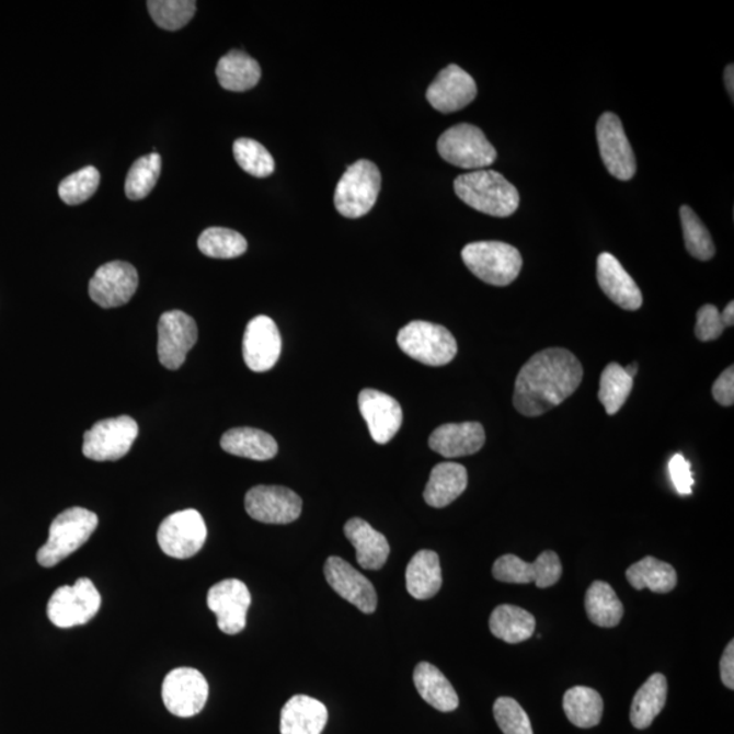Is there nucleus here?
Segmentation results:
<instances>
[{
  "label": "nucleus",
  "instance_id": "1a4fd4ad",
  "mask_svg": "<svg viewBox=\"0 0 734 734\" xmlns=\"http://www.w3.org/2000/svg\"><path fill=\"white\" fill-rule=\"evenodd\" d=\"M138 434V423L131 416L100 421L84 433L83 455L93 461L121 460L133 448Z\"/></svg>",
  "mask_w": 734,
  "mask_h": 734
},
{
  "label": "nucleus",
  "instance_id": "20e7f679",
  "mask_svg": "<svg viewBox=\"0 0 734 734\" xmlns=\"http://www.w3.org/2000/svg\"><path fill=\"white\" fill-rule=\"evenodd\" d=\"M461 257L473 275L493 286L513 284L523 268L517 248L500 241L472 242L465 246Z\"/></svg>",
  "mask_w": 734,
  "mask_h": 734
},
{
  "label": "nucleus",
  "instance_id": "423d86ee",
  "mask_svg": "<svg viewBox=\"0 0 734 734\" xmlns=\"http://www.w3.org/2000/svg\"><path fill=\"white\" fill-rule=\"evenodd\" d=\"M398 344L412 359L427 366H444L457 354V342L445 326L428 321H411L399 331Z\"/></svg>",
  "mask_w": 734,
  "mask_h": 734
},
{
  "label": "nucleus",
  "instance_id": "f257e3e1",
  "mask_svg": "<svg viewBox=\"0 0 734 734\" xmlns=\"http://www.w3.org/2000/svg\"><path fill=\"white\" fill-rule=\"evenodd\" d=\"M584 367L566 348H547L535 354L519 370L513 404L524 416L546 414L577 391Z\"/></svg>",
  "mask_w": 734,
  "mask_h": 734
},
{
  "label": "nucleus",
  "instance_id": "2eb2a0df",
  "mask_svg": "<svg viewBox=\"0 0 734 734\" xmlns=\"http://www.w3.org/2000/svg\"><path fill=\"white\" fill-rule=\"evenodd\" d=\"M245 511L263 524H290L301 516L302 500L282 485H256L245 495Z\"/></svg>",
  "mask_w": 734,
  "mask_h": 734
},
{
  "label": "nucleus",
  "instance_id": "a878e982",
  "mask_svg": "<svg viewBox=\"0 0 734 734\" xmlns=\"http://www.w3.org/2000/svg\"><path fill=\"white\" fill-rule=\"evenodd\" d=\"M468 485L466 467L457 462H439L433 468L425 493L426 504L432 507H446L465 493Z\"/></svg>",
  "mask_w": 734,
  "mask_h": 734
},
{
  "label": "nucleus",
  "instance_id": "c03bdc74",
  "mask_svg": "<svg viewBox=\"0 0 734 734\" xmlns=\"http://www.w3.org/2000/svg\"><path fill=\"white\" fill-rule=\"evenodd\" d=\"M725 329L721 312L714 305H704L698 310L696 335L700 342L716 341Z\"/></svg>",
  "mask_w": 734,
  "mask_h": 734
},
{
  "label": "nucleus",
  "instance_id": "0eeeda50",
  "mask_svg": "<svg viewBox=\"0 0 734 734\" xmlns=\"http://www.w3.org/2000/svg\"><path fill=\"white\" fill-rule=\"evenodd\" d=\"M438 152L443 160L457 168L482 171L496 160L494 146L482 129L461 123L446 129L438 139Z\"/></svg>",
  "mask_w": 734,
  "mask_h": 734
},
{
  "label": "nucleus",
  "instance_id": "7c9ffc66",
  "mask_svg": "<svg viewBox=\"0 0 734 734\" xmlns=\"http://www.w3.org/2000/svg\"><path fill=\"white\" fill-rule=\"evenodd\" d=\"M666 693H668V685H666L664 675L654 674L643 683L632 699L630 710V721L636 730H646L653 724L664 709Z\"/></svg>",
  "mask_w": 734,
  "mask_h": 734
},
{
  "label": "nucleus",
  "instance_id": "6e6552de",
  "mask_svg": "<svg viewBox=\"0 0 734 734\" xmlns=\"http://www.w3.org/2000/svg\"><path fill=\"white\" fill-rule=\"evenodd\" d=\"M101 595L89 578H79L76 584L60 586L49 598L47 613L50 622L59 629L87 624L100 611Z\"/></svg>",
  "mask_w": 734,
  "mask_h": 734
},
{
  "label": "nucleus",
  "instance_id": "e433bc0d",
  "mask_svg": "<svg viewBox=\"0 0 734 734\" xmlns=\"http://www.w3.org/2000/svg\"><path fill=\"white\" fill-rule=\"evenodd\" d=\"M203 255L213 259H236L244 255L248 242L237 231L226 228H208L197 240Z\"/></svg>",
  "mask_w": 734,
  "mask_h": 734
},
{
  "label": "nucleus",
  "instance_id": "a19ab883",
  "mask_svg": "<svg viewBox=\"0 0 734 734\" xmlns=\"http://www.w3.org/2000/svg\"><path fill=\"white\" fill-rule=\"evenodd\" d=\"M147 9L152 21L162 30L180 31L194 19L196 2L194 0H150Z\"/></svg>",
  "mask_w": 734,
  "mask_h": 734
},
{
  "label": "nucleus",
  "instance_id": "ea45409f",
  "mask_svg": "<svg viewBox=\"0 0 734 734\" xmlns=\"http://www.w3.org/2000/svg\"><path fill=\"white\" fill-rule=\"evenodd\" d=\"M680 218L686 248L690 255L702 262L713 259L715 255L714 241L697 213L691 207L683 206Z\"/></svg>",
  "mask_w": 734,
  "mask_h": 734
},
{
  "label": "nucleus",
  "instance_id": "72a5a7b5",
  "mask_svg": "<svg viewBox=\"0 0 734 734\" xmlns=\"http://www.w3.org/2000/svg\"><path fill=\"white\" fill-rule=\"evenodd\" d=\"M627 581L636 590L651 589L654 593H669L677 584L676 570L669 563L653 557L631 564L627 569Z\"/></svg>",
  "mask_w": 734,
  "mask_h": 734
},
{
  "label": "nucleus",
  "instance_id": "a18cd8bd",
  "mask_svg": "<svg viewBox=\"0 0 734 734\" xmlns=\"http://www.w3.org/2000/svg\"><path fill=\"white\" fill-rule=\"evenodd\" d=\"M669 473L677 493L690 495L692 493L693 477L691 462L681 455H675L669 461Z\"/></svg>",
  "mask_w": 734,
  "mask_h": 734
},
{
  "label": "nucleus",
  "instance_id": "f8f14e48",
  "mask_svg": "<svg viewBox=\"0 0 734 734\" xmlns=\"http://www.w3.org/2000/svg\"><path fill=\"white\" fill-rule=\"evenodd\" d=\"M596 133L598 149L607 171L613 177L629 182L636 172V161L622 122L615 113L606 112L598 118Z\"/></svg>",
  "mask_w": 734,
  "mask_h": 734
},
{
  "label": "nucleus",
  "instance_id": "a211bd4d",
  "mask_svg": "<svg viewBox=\"0 0 734 734\" xmlns=\"http://www.w3.org/2000/svg\"><path fill=\"white\" fill-rule=\"evenodd\" d=\"M477 95L475 79L457 65H449L440 71L426 92L428 103L440 113L465 110Z\"/></svg>",
  "mask_w": 734,
  "mask_h": 734
},
{
  "label": "nucleus",
  "instance_id": "dca6fc26",
  "mask_svg": "<svg viewBox=\"0 0 734 734\" xmlns=\"http://www.w3.org/2000/svg\"><path fill=\"white\" fill-rule=\"evenodd\" d=\"M138 271L126 262H111L95 271L89 284V296L104 309L123 307L137 293Z\"/></svg>",
  "mask_w": 734,
  "mask_h": 734
},
{
  "label": "nucleus",
  "instance_id": "ddd939ff",
  "mask_svg": "<svg viewBox=\"0 0 734 734\" xmlns=\"http://www.w3.org/2000/svg\"><path fill=\"white\" fill-rule=\"evenodd\" d=\"M197 342V325L182 310L163 313L158 321V358L169 370H177Z\"/></svg>",
  "mask_w": 734,
  "mask_h": 734
},
{
  "label": "nucleus",
  "instance_id": "b1692460",
  "mask_svg": "<svg viewBox=\"0 0 734 734\" xmlns=\"http://www.w3.org/2000/svg\"><path fill=\"white\" fill-rule=\"evenodd\" d=\"M344 535L354 546L355 558L365 570H380L387 563L391 547L386 536L363 518H352L344 525Z\"/></svg>",
  "mask_w": 734,
  "mask_h": 734
},
{
  "label": "nucleus",
  "instance_id": "cd10ccee",
  "mask_svg": "<svg viewBox=\"0 0 734 734\" xmlns=\"http://www.w3.org/2000/svg\"><path fill=\"white\" fill-rule=\"evenodd\" d=\"M406 590L416 600H428L443 586V570L436 552L422 550L411 559L405 572Z\"/></svg>",
  "mask_w": 734,
  "mask_h": 734
},
{
  "label": "nucleus",
  "instance_id": "09e8293b",
  "mask_svg": "<svg viewBox=\"0 0 734 734\" xmlns=\"http://www.w3.org/2000/svg\"><path fill=\"white\" fill-rule=\"evenodd\" d=\"M722 321H724L725 326H733L734 324V302L726 305L724 312L721 313Z\"/></svg>",
  "mask_w": 734,
  "mask_h": 734
},
{
  "label": "nucleus",
  "instance_id": "4be33fe9",
  "mask_svg": "<svg viewBox=\"0 0 734 734\" xmlns=\"http://www.w3.org/2000/svg\"><path fill=\"white\" fill-rule=\"evenodd\" d=\"M597 282L618 307L624 310H638L642 307L640 287L611 253L604 252L597 257Z\"/></svg>",
  "mask_w": 734,
  "mask_h": 734
},
{
  "label": "nucleus",
  "instance_id": "37998d69",
  "mask_svg": "<svg viewBox=\"0 0 734 734\" xmlns=\"http://www.w3.org/2000/svg\"><path fill=\"white\" fill-rule=\"evenodd\" d=\"M496 724L505 734H534L532 724L516 699L502 697L495 700Z\"/></svg>",
  "mask_w": 734,
  "mask_h": 734
},
{
  "label": "nucleus",
  "instance_id": "4468645a",
  "mask_svg": "<svg viewBox=\"0 0 734 734\" xmlns=\"http://www.w3.org/2000/svg\"><path fill=\"white\" fill-rule=\"evenodd\" d=\"M561 559L553 551H544L534 563L524 562L521 558L507 553L496 559L493 567L495 580L506 584L535 583L540 589L555 585L562 577Z\"/></svg>",
  "mask_w": 734,
  "mask_h": 734
},
{
  "label": "nucleus",
  "instance_id": "2f4dec72",
  "mask_svg": "<svg viewBox=\"0 0 734 734\" xmlns=\"http://www.w3.org/2000/svg\"><path fill=\"white\" fill-rule=\"evenodd\" d=\"M490 631L506 643H521L534 635L536 619L532 613L516 606H500L491 613Z\"/></svg>",
  "mask_w": 734,
  "mask_h": 734
},
{
  "label": "nucleus",
  "instance_id": "49530a36",
  "mask_svg": "<svg viewBox=\"0 0 734 734\" xmlns=\"http://www.w3.org/2000/svg\"><path fill=\"white\" fill-rule=\"evenodd\" d=\"M713 397L716 403L732 406L734 403V369L733 366L716 378L713 386Z\"/></svg>",
  "mask_w": 734,
  "mask_h": 734
},
{
  "label": "nucleus",
  "instance_id": "f3484780",
  "mask_svg": "<svg viewBox=\"0 0 734 734\" xmlns=\"http://www.w3.org/2000/svg\"><path fill=\"white\" fill-rule=\"evenodd\" d=\"M251 601L248 586L234 578L220 581L207 595V606L216 613L219 630L228 635L240 634L245 629Z\"/></svg>",
  "mask_w": 734,
  "mask_h": 734
},
{
  "label": "nucleus",
  "instance_id": "393cba45",
  "mask_svg": "<svg viewBox=\"0 0 734 734\" xmlns=\"http://www.w3.org/2000/svg\"><path fill=\"white\" fill-rule=\"evenodd\" d=\"M329 721V710L320 700L293 697L280 713L282 734H321Z\"/></svg>",
  "mask_w": 734,
  "mask_h": 734
},
{
  "label": "nucleus",
  "instance_id": "bb28decb",
  "mask_svg": "<svg viewBox=\"0 0 734 734\" xmlns=\"http://www.w3.org/2000/svg\"><path fill=\"white\" fill-rule=\"evenodd\" d=\"M226 454L256 461L274 459L278 454V444L268 433L252 427H237L226 432L220 438Z\"/></svg>",
  "mask_w": 734,
  "mask_h": 734
},
{
  "label": "nucleus",
  "instance_id": "c756f323",
  "mask_svg": "<svg viewBox=\"0 0 734 734\" xmlns=\"http://www.w3.org/2000/svg\"><path fill=\"white\" fill-rule=\"evenodd\" d=\"M217 78L220 87L229 92H246L256 87L262 69L250 55L233 49L218 61Z\"/></svg>",
  "mask_w": 734,
  "mask_h": 734
},
{
  "label": "nucleus",
  "instance_id": "7ed1b4c3",
  "mask_svg": "<svg viewBox=\"0 0 734 734\" xmlns=\"http://www.w3.org/2000/svg\"><path fill=\"white\" fill-rule=\"evenodd\" d=\"M99 527L98 514L70 507L50 524L47 543L37 551V562L43 567H54L71 553L81 549Z\"/></svg>",
  "mask_w": 734,
  "mask_h": 734
},
{
  "label": "nucleus",
  "instance_id": "c85d7f7f",
  "mask_svg": "<svg viewBox=\"0 0 734 734\" xmlns=\"http://www.w3.org/2000/svg\"><path fill=\"white\" fill-rule=\"evenodd\" d=\"M414 683L420 696L434 709L450 713L459 708V697L454 686L437 666L420 663L414 670Z\"/></svg>",
  "mask_w": 734,
  "mask_h": 734
},
{
  "label": "nucleus",
  "instance_id": "412c9836",
  "mask_svg": "<svg viewBox=\"0 0 734 734\" xmlns=\"http://www.w3.org/2000/svg\"><path fill=\"white\" fill-rule=\"evenodd\" d=\"M326 583L339 596L352 603L359 611L372 613L377 608L375 586L352 564L339 557H330L324 564Z\"/></svg>",
  "mask_w": 734,
  "mask_h": 734
},
{
  "label": "nucleus",
  "instance_id": "3c124183",
  "mask_svg": "<svg viewBox=\"0 0 734 734\" xmlns=\"http://www.w3.org/2000/svg\"><path fill=\"white\" fill-rule=\"evenodd\" d=\"M638 369H640V367H638V364H632L624 367L627 375H629L632 378L636 376Z\"/></svg>",
  "mask_w": 734,
  "mask_h": 734
},
{
  "label": "nucleus",
  "instance_id": "9d476101",
  "mask_svg": "<svg viewBox=\"0 0 734 734\" xmlns=\"http://www.w3.org/2000/svg\"><path fill=\"white\" fill-rule=\"evenodd\" d=\"M207 539V527L202 514L186 509L171 514L158 528L157 540L163 553L174 559L195 557Z\"/></svg>",
  "mask_w": 734,
  "mask_h": 734
},
{
  "label": "nucleus",
  "instance_id": "58836bf2",
  "mask_svg": "<svg viewBox=\"0 0 734 734\" xmlns=\"http://www.w3.org/2000/svg\"><path fill=\"white\" fill-rule=\"evenodd\" d=\"M233 154L242 171L253 177H269L275 171V161L269 151L257 140L250 138L237 139Z\"/></svg>",
  "mask_w": 734,
  "mask_h": 734
},
{
  "label": "nucleus",
  "instance_id": "de8ad7c7",
  "mask_svg": "<svg viewBox=\"0 0 734 734\" xmlns=\"http://www.w3.org/2000/svg\"><path fill=\"white\" fill-rule=\"evenodd\" d=\"M721 680L724 683L725 687L733 690L734 688V642H730V645L726 646L724 654H722L721 663Z\"/></svg>",
  "mask_w": 734,
  "mask_h": 734
},
{
  "label": "nucleus",
  "instance_id": "473e14b6",
  "mask_svg": "<svg viewBox=\"0 0 734 734\" xmlns=\"http://www.w3.org/2000/svg\"><path fill=\"white\" fill-rule=\"evenodd\" d=\"M587 618L603 629H612L623 618L624 608L612 586L595 581L587 589L585 597Z\"/></svg>",
  "mask_w": 734,
  "mask_h": 734
},
{
  "label": "nucleus",
  "instance_id": "39448f33",
  "mask_svg": "<svg viewBox=\"0 0 734 734\" xmlns=\"http://www.w3.org/2000/svg\"><path fill=\"white\" fill-rule=\"evenodd\" d=\"M381 190V173L375 163L359 160L347 168L335 190V207L341 216L355 219L375 207Z\"/></svg>",
  "mask_w": 734,
  "mask_h": 734
},
{
  "label": "nucleus",
  "instance_id": "aec40b11",
  "mask_svg": "<svg viewBox=\"0 0 734 734\" xmlns=\"http://www.w3.org/2000/svg\"><path fill=\"white\" fill-rule=\"evenodd\" d=\"M282 337L278 326L267 316H257L248 323L242 342V354L251 370L273 369L280 357Z\"/></svg>",
  "mask_w": 734,
  "mask_h": 734
},
{
  "label": "nucleus",
  "instance_id": "9b49d317",
  "mask_svg": "<svg viewBox=\"0 0 734 734\" xmlns=\"http://www.w3.org/2000/svg\"><path fill=\"white\" fill-rule=\"evenodd\" d=\"M208 683L199 670L177 668L169 672L162 683V700L169 713L190 719L207 703Z\"/></svg>",
  "mask_w": 734,
  "mask_h": 734
},
{
  "label": "nucleus",
  "instance_id": "f03ea898",
  "mask_svg": "<svg viewBox=\"0 0 734 734\" xmlns=\"http://www.w3.org/2000/svg\"><path fill=\"white\" fill-rule=\"evenodd\" d=\"M455 192L467 206L491 217H511L519 206L516 186L488 169L461 174L455 180Z\"/></svg>",
  "mask_w": 734,
  "mask_h": 734
},
{
  "label": "nucleus",
  "instance_id": "5701e85b",
  "mask_svg": "<svg viewBox=\"0 0 734 734\" xmlns=\"http://www.w3.org/2000/svg\"><path fill=\"white\" fill-rule=\"evenodd\" d=\"M484 443V428L478 422L446 423L428 438L432 450L446 459L475 455Z\"/></svg>",
  "mask_w": 734,
  "mask_h": 734
},
{
  "label": "nucleus",
  "instance_id": "8fccbe9b",
  "mask_svg": "<svg viewBox=\"0 0 734 734\" xmlns=\"http://www.w3.org/2000/svg\"><path fill=\"white\" fill-rule=\"evenodd\" d=\"M725 84H726V90L730 92L731 99L733 100V93H734V67L733 65H730L726 67L725 70Z\"/></svg>",
  "mask_w": 734,
  "mask_h": 734
},
{
  "label": "nucleus",
  "instance_id": "f704fd0d",
  "mask_svg": "<svg viewBox=\"0 0 734 734\" xmlns=\"http://www.w3.org/2000/svg\"><path fill=\"white\" fill-rule=\"evenodd\" d=\"M563 710L573 725L589 730L600 724L604 702L600 693L593 688L577 686L564 693Z\"/></svg>",
  "mask_w": 734,
  "mask_h": 734
},
{
  "label": "nucleus",
  "instance_id": "c9c22d12",
  "mask_svg": "<svg viewBox=\"0 0 734 734\" xmlns=\"http://www.w3.org/2000/svg\"><path fill=\"white\" fill-rule=\"evenodd\" d=\"M632 387H634V378L627 375L623 366L615 363L606 366L600 378L598 400L608 415H615L622 409L631 394Z\"/></svg>",
  "mask_w": 734,
  "mask_h": 734
},
{
  "label": "nucleus",
  "instance_id": "6ab92c4d",
  "mask_svg": "<svg viewBox=\"0 0 734 734\" xmlns=\"http://www.w3.org/2000/svg\"><path fill=\"white\" fill-rule=\"evenodd\" d=\"M358 405L375 443L386 445L397 436L403 425V410L397 399L376 389H364Z\"/></svg>",
  "mask_w": 734,
  "mask_h": 734
},
{
  "label": "nucleus",
  "instance_id": "79ce46f5",
  "mask_svg": "<svg viewBox=\"0 0 734 734\" xmlns=\"http://www.w3.org/2000/svg\"><path fill=\"white\" fill-rule=\"evenodd\" d=\"M100 172L94 167H87L70 174L59 185L60 199L69 206L82 205L99 190Z\"/></svg>",
  "mask_w": 734,
  "mask_h": 734
},
{
  "label": "nucleus",
  "instance_id": "4c0bfd02",
  "mask_svg": "<svg viewBox=\"0 0 734 734\" xmlns=\"http://www.w3.org/2000/svg\"><path fill=\"white\" fill-rule=\"evenodd\" d=\"M162 160L157 152L140 157L127 174L126 195L129 200H142L151 194L161 176Z\"/></svg>",
  "mask_w": 734,
  "mask_h": 734
}]
</instances>
